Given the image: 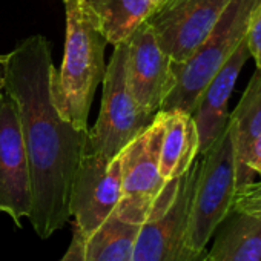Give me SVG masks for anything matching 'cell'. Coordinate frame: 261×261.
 I'll use <instances>...</instances> for the list:
<instances>
[{
	"label": "cell",
	"instance_id": "cell-1",
	"mask_svg": "<svg viewBox=\"0 0 261 261\" xmlns=\"http://www.w3.org/2000/svg\"><path fill=\"white\" fill-rule=\"evenodd\" d=\"M54 69L51 42L30 36L8 54L4 85L19 108L31 178L28 220L40 238H49L71 218L72 185L89 130L74 127L57 112L51 95Z\"/></svg>",
	"mask_w": 261,
	"mask_h": 261
},
{
	"label": "cell",
	"instance_id": "cell-2",
	"mask_svg": "<svg viewBox=\"0 0 261 261\" xmlns=\"http://www.w3.org/2000/svg\"><path fill=\"white\" fill-rule=\"evenodd\" d=\"M66 16L65 56L51 77V95L57 112L74 127L89 129L94 94L106 72L108 40L83 0H63Z\"/></svg>",
	"mask_w": 261,
	"mask_h": 261
},
{
	"label": "cell",
	"instance_id": "cell-3",
	"mask_svg": "<svg viewBox=\"0 0 261 261\" xmlns=\"http://www.w3.org/2000/svg\"><path fill=\"white\" fill-rule=\"evenodd\" d=\"M163 112L130 142L121 157V195L115 215L127 223L143 224L163 212L177 194L180 177L166 181L160 172Z\"/></svg>",
	"mask_w": 261,
	"mask_h": 261
},
{
	"label": "cell",
	"instance_id": "cell-4",
	"mask_svg": "<svg viewBox=\"0 0 261 261\" xmlns=\"http://www.w3.org/2000/svg\"><path fill=\"white\" fill-rule=\"evenodd\" d=\"M237 188L235 143L227 121L217 140L198 155V174L188 220V243L194 250H206L217 229L232 212Z\"/></svg>",
	"mask_w": 261,
	"mask_h": 261
},
{
	"label": "cell",
	"instance_id": "cell-5",
	"mask_svg": "<svg viewBox=\"0 0 261 261\" xmlns=\"http://www.w3.org/2000/svg\"><path fill=\"white\" fill-rule=\"evenodd\" d=\"M261 0H232L204 42L183 63H174V86L160 111L192 114L197 101L220 68L246 37L252 10Z\"/></svg>",
	"mask_w": 261,
	"mask_h": 261
},
{
	"label": "cell",
	"instance_id": "cell-6",
	"mask_svg": "<svg viewBox=\"0 0 261 261\" xmlns=\"http://www.w3.org/2000/svg\"><path fill=\"white\" fill-rule=\"evenodd\" d=\"M155 115L145 112L130 94L126 82V45L114 46L103 77L100 114L88 130L86 152L114 159L137 139Z\"/></svg>",
	"mask_w": 261,
	"mask_h": 261
},
{
	"label": "cell",
	"instance_id": "cell-7",
	"mask_svg": "<svg viewBox=\"0 0 261 261\" xmlns=\"http://www.w3.org/2000/svg\"><path fill=\"white\" fill-rule=\"evenodd\" d=\"M198 174V159L180 177L169 206L140 226L133 261H209L207 249L194 250L188 243V220Z\"/></svg>",
	"mask_w": 261,
	"mask_h": 261
},
{
	"label": "cell",
	"instance_id": "cell-8",
	"mask_svg": "<svg viewBox=\"0 0 261 261\" xmlns=\"http://www.w3.org/2000/svg\"><path fill=\"white\" fill-rule=\"evenodd\" d=\"M232 0H163L148 17L163 51L186 62L211 34Z\"/></svg>",
	"mask_w": 261,
	"mask_h": 261
},
{
	"label": "cell",
	"instance_id": "cell-9",
	"mask_svg": "<svg viewBox=\"0 0 261 261\" xmlns=\"http://www.w3.org/2000/svg\"><path fill=\"white\" fill-rule=\"evenodd\" d=\"M121 195V157L85 152L71 194V217L85 238L117 211Z\"/></svg>",
	"mask_w": 261,
	"mask_h": 261
},
{
	"label": "cell",
	"instance_id": "cell-10",
	"mask_svg": "<svg viewBox=\"0 0 261 261\" xmlns=\"http://www.w3.org/2000/svg\"><path fill=\"white\" fill-rule=\"evenodd\" d=\"M31 212V178L16 100L0 91V214L16 226Z\"/></svg>",
	"mask_w": 261,
	"mask_h": 261
},
{
	"label": "cell",
	"instance_id": "cell-11",
	"mask_svg": "<svg viewBox=\"0 0 261 261\" xmlns=\"http://www.w3.org/2000/svg\"><path fill=\"white\" fill-rule=\"evenodd\" d=\"M124 45L127 88L145 112L155 115L174 86V62L148 22L130 34Z\"/></svg>",
	"mask_w": 261,
	"mask_h": 261
},
{
	"label": "cell",
	"instance_id": "cell-12",
	"mask_svg": "<svg viewBox=\"0 0 261 261\" xmlns=\"http://www.w3.org/2000/svg\"><path fill=\"white\" fill-rule=\"evenodd\" d=\"M249 57L250 56L244 39L201 92L192 112L200 140V154H203L217 140L226 127L229 120L227 103Z\"/></svg>",
	"mask_w": 261,
	"mask_h": 261
},
{
	"label": "cell",
	"instance_id": "cell-13",
	"mask_svg": "<svg viewBox=\"0 0 261 261\" xmlns=\"http://www.w3.org/2000/svg\"><path fill=\"white\" fill-rule=\"evenodd\" d=\"M163 112V139L160 148V172L166 181L181 177L200 155V140L192 114L185 111Z\"/></svg>",
	"mask_w": 261,
	"mask_h": 261
},
{
	"label": "cell",
	"instance_id": "cell-14",
	"mask_svg": "<svg viewBox=\"0 0 261 261\" xmlns=\"http://www.w3.org/2000/svg\"><path fill=\"white\" fill-rule=\"evenodd\" d=\"M92 13L108 45L124 42L151 16V0H83Z\"/></svg>",
	"mask_w": 261,
	"mask_h": 261
},
{
	"label": "cell",
	"instance_id": "cell-15",
	"mask_svg": "<svg viewBox=\"0 0 261 261\" xmlns=\"http://www.w3.org/2000/svg\"><path fill=\"white\" fill-rule=\"evenodd\" d=\"M235 214L207 250L209 261H261V215Z\"/></svg>",
	"mask_w": 261,
	"mask_h": 261
},
{
	"label": "cell",
	"instance_id": "cell-16",
	"mask_svg": "<svg viewBox=\"0 0 261 261\" xmlns=\"http://www.w3.org/2000/svg\"><path fill=\"white\" fill-rule=\"evenodd\" d=\"M140 224L127 223L115 214L85 238L83 261H133Z\"/></svg>",
	"mask_w": 261,
	"mask_h": 261
},
{
	"label": "cell",
	"instance_id": "cell-17",
	"mask_svg": "<svg viewBox=\"0 0 261 261\" xmlns=\"http://www.w3.org/2000/svg\"><path fill=\"white\" fill-rule=\"evenodd\" d=\"M233 133L237 165L244 157L250 143L261 136V71L250 79L240 103L229 115Z\"/></svg>",
	"mask_w": 261,
	"mask_h": 261
},
{
	"label": "cell",
	"instance_id": "cell-18",
	"mask_svg": "<svg viewBox=\"0 0 261 261\" xmlns=\"http://www.w3.org/2000/svg\"><path fill=\"white\" fill-rule=\"evenodd\" d=\"M232 211L249 215H261V180H252L237 189Z\"/></svg>",
	"mask_w": 261,
	"mask_h": 261
},
{
	"label": "cell",
	"instance_id": "cell-19",
	"mask_svg": "<svg viewBox=\"0 0 261 261\" xmlns=\"http://www.w3.org/2000/svg\"><path fill=\"white\" fill-rule=\"evenodd\" d=\"M261 177V136L256 137L247 148L244 157L237 165V180L238 188L252 181L253 175ZM237 188V189H238Z\"/></svg>",
	"mask_w": 261,
	"mask_h": 261
},
{
	"label": "cell",
	"instance_id": "cell-20",
	"mask_svg": "<svg viewBox=\"0 0 261 261\" xmlns=\"http://www.w3.org/2000/svg\"><path fill=\"white\" fill-rule=\"evenodd\" d=\"M246 45L249 56L256 65V71H261V2L252 10L246 30Z\"/></svg>",
	"mask_w": 261,
	"mask_h": 261
},
{
	"label": "cell",
	"instance_id": "cell-21",
	"mask_svg": "<svg viewBox=\"0 0 261 261\" xmlns=\"http://www.w3.org/2000/svg\"><path fill=\"white\" fill-rule=\"evenodd\" d=\"M85 258V237L74 229L71 244L60 261H83Z\"/></svg>",
	"mask_w": 261,
	"mask_h": 261
},
{
	"label": "cell",
	"instance_id": "cell-22",
	"mask_svg": "<svg viewBox=\"0 0 261 261\" xmlns=\"http://www.w3.org/2000/svg\"><path fill=\"white\" fill-rule=\"evenodd\" d=\"M7 60H8V54H0V91L4 89V85H5V75H7Z\"/></svg>",
	"mask_w": 261,
	"mask_h": 261
},
{
	"label": "cell",
	"instance_id": "cell-23",
	"mask_svg": "<svg viewBox=\"0 0 261 261\" xmlns=\"http://www.w3.org/2000/svg\"><path fill=\"white\" fill-rule=\"evenodd\" d=\"M151 2H152V7H154V8H155V7H157V5H160V4H162V2H163V0H151Z\"/></svg>",
	"mask_w": 261,
	"mask_h": 261
}]
</instances>
